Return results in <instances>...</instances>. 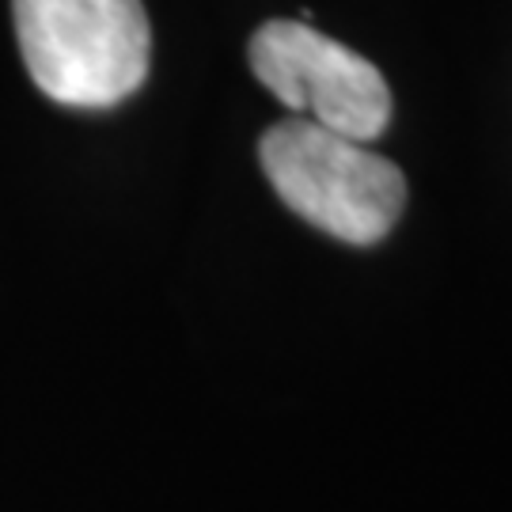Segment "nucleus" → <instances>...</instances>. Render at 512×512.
Returning <instances> with one entry per match:
<instances>
[{"label":"nucleus","mask_w":512,"mask_h":512,"mask_svg":"<svg viewBox=\"0 0 512 512\" xmlns=\"http://www.w3.org/2000/svg\"><path fill=\"white\" fill-rule=\"evenodd\" d=\"M258 156L277 198L342 243H380L403 217L406 175L365 141L289 118L266 129Z\"/></svg>","instance_id":"2"},{"label":"nucleus","mask_w":512,"mask_h":512,"mask_svg":"<svg viewBox=\"0 0 512 512\" xmlns=\"http://www.w3.org/2000/svg\"><path fill=\"white\" fill-rule=\"evenodd\" d=\"M12 19L27 73L61 107H114L145 84L141 0H12Z\"/></svg>","instance_id":"1"},{"label":"nucleus","mask_w":512,"mask_h":512,"mask_svg":"<svg viewBox=\"0 0 512 512\" xmlns=\"http://www.w3.org/2000/svg\"><path fill=\"white\" fill-rule=\"evenodd\" d=\"M247 57L258 80L296 118L365 145L391 122V88L380 69L308 23L274 19L258 27Z\"/></svg>","instance_id":"3"}]
</instances>
